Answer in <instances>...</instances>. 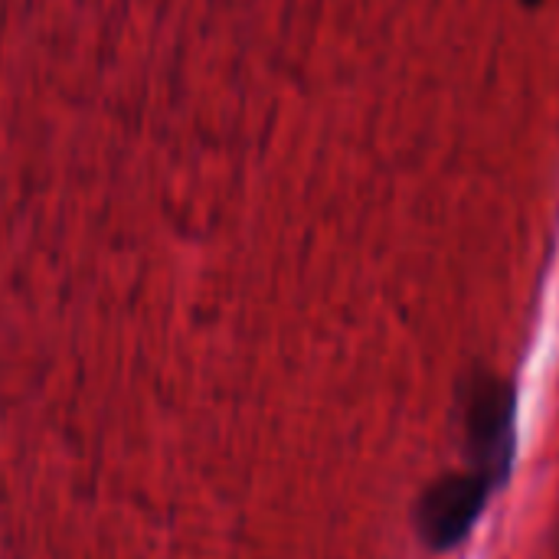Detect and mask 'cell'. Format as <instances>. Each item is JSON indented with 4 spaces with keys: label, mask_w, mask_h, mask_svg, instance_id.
I'll return each instance as SVG.
<instances>
[{
    "label": "cell",
    "mask_w": 559,
    "mask_h": 559,
    "mask_svg": "<svg viewBox=\"0 0 559 559\" xmlns=\"http://www.w3.org/2000/svg\"><path fill=\"white\" fill-rule=\"evenodd\" d=\"M465 445L472 472L485 475L498 491L514 468V390L498 377H475L465 383Z\"/></svg>",
    "instance_id": "1"
},
{
    "label": "cell",
    "mask_w": 559,
    "mask_h": 559,
    "mask_svg": "<svg viewBox=\"0 0 559 559\" xmlns=\"http://www.w3.org/2000/svg\"><path fill=\"white\" fill-rule=\"evenodd\" d=\"M491 495V481L478 472H452L436 478L413 511V524L423 544L436 554L455 550L481 521Z\"/></svg>",
    "instance_id": "2"
}]
</instances>
